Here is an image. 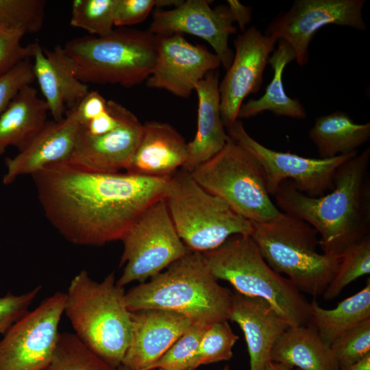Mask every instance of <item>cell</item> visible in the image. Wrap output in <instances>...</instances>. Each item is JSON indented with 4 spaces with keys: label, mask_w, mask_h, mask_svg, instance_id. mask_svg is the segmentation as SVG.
I'll use <instances>...</instances> for the list:
<instances>
[{
    "label": "cell",
    "mask_w": 370,
    "mask_h": 370,
    "mask_svg": "<svg viewBox=\"0 0 370 370\" xmlns=\"http://www.w3.org/2000/svg\"><path fill=\"white\" fill-rule=\"evenodd\" d=\"M320 158L358 151L370 138V123H356L345 112L336 111L316 119L308 132Z\"/></svg>",
    "instance_id": "4316f807"
},
{
    "label": "cell",
    "mask_w": 370,
    "mask_h": 370,
    "mask_svg": "<svg viewBox=\"0 0 370 370\" xmlns=\"http://www.w3.org/2000/svg\"><path fill=\"white\" fill-rule=\"evenodd\" d=\"M24 35L22 31L0 25V76L18 63L33 58L34 43L23 45Z\"/></svg>",
    "instance_id": "d590c367"
},
{
    "label": "cell",
    "mask_w": 370,
    "mask_h": 370,
    "mask_svg": "<svg viewBox=\"0 0 370 370\" xmlns=\"http://www.w3.org/2000/svg\"><path fill=\"white\" fill-rule=\"evenodd\" d=\"M32 175L47 220L66 241L84 246L121 241L150 206L164 199L171 177L92 172L68 161Z\"/></svg>",
    "instance_id": "6da1fadb"
},
{
    "label": "cell",
    "mask_w": 370,
    "mask_h": 370,
    "mask_svg": "<svg viewBox=\"0 0 370 370\" xmlns=\"http://www.w3.org/2000/svg\"><path fill=\"white\" fill-rule=\"evenodd\" d=\"M65 293L56 292L28 311L0 341V370H46L64 314Z\"/></svg>",
    "instance_id": "7c38bea8"
},
{
    "label": "cell",
    "mask_w": 370,
    "mask_h": 370,
    "mask_svg": "<svg viewBox=\"0 0 370 370\" xmlns=\"http://www.w3.org/2000/svg\"><path fill=\"white\" fill-rule=\"evenodd\" d=\"M132 312V336L122 364L151 370L154 363L194 322L170 311L147 309Z\"/></svg>",
    "instance_id": "d6986e66"
},
{
    "label": "cell",
    "mask_w": 370,
    "mask_h": 370,
    "mask_svg": "<svg viewBox=\"0 0 370 370\" xmlns=\"http://www.w3.org/2000/svg\"><path fill=\"white\" fill-rule=\"evenodd\" d=\"M227 3L234 21L238 23L239 28L243 32L246 29V25L251 20L252 8L245 6L237 0H227Z\"/></svg>",
    "instance_id": "b9f144b4"
},
{
    "label": "cell",
    "mask_w": 370,
    "mask_h": 370,
    "mask_svg": "<svg viewBox=\"0 0 370 370\" xmlns=\"http://www.w3.org/2000/svg\"><path fill=\"white\" fill-rule=\"evenodd\" d=\"M46 5L44 0H0V25L36 33L43 26Z\"/></svg>",
    "instance_id": "d6a6232c"
},
{
    "label": "cell",
    "mask_w": 370,
    "mask_h": 370,
    "mask_svg": "<svg viewBox=\"0 0 370 370\" xmlns=\"http://www.w3.org/2000/svg\"><path fill=\"white\" fill-rule=\"evenodd\" d=\"M35 80L32 63L25 60L0 76V116L25 86L31 85Z\"/></svg>",
    "instance_id": "74e56055"
},
{
    "label": "cell",
    "mask_w": 370,
    "mask_h": 370,
    "mask_svg": "<svg viewBox=\"0 0 370 370\" xmlns=\"http://www.w3.org/2000/svg\"><path fill=\"white\" fill-rule=\"evenodd\" d=\"M234 19L227 5L212 9L206 0L182 1L173 9L158 10L148 30L156 36L186 33L208 42L225 69L234 52L228 45L230 35L236 33Z\"/></svg>",
    "instance_id": "9a60e30c"
},
{
    "label": "cell",
    "mask_w": 370,
    "mask_h": 370,
    "mask_svg": "<svg viewBox=\"0 0 370 370\" xmlns=\"http://www.w3.org/2000/svg\"><path fill=\"white\" fill-rule=\"evenodd\" d=\"M229 320L242 330L249 355V370H264L272 349L290 325L265 300L233 293Z\"/></svg>",
    "instance_id": "44dd1931"
},
{
    "label": "cell",
    "mask_w": 370,
    "mask_h": 370,
    "mask_svg": "<svg viewBox=\"0 0 370 370\" xmlns=\"http://www.w3.org/2000/svg\"><path fill=\"white\" fill-rule=\"evenodd\" d=\"M232 297L233 293L210 273L202 254L194 251L125 295L130 312L166 310L205 325L229 320Z\"/></svg>",
    "instance_id": "3957f363"
},
{
    "label": "cell",
    "mask_w": 370,
    "mask_h": 370,
    "mask_svg": "<svg viewBox=\"0 0 370 370\" xmlns=\"http://www.w3.org/2000/svg\"><path fill=\"white\" fill-rule=\"evenodd\" d=\"M48 106L31 85L23 87L0 116V156L23 149L47 122Z\"/></svg>",
    "instance_id": "d4e9b609"
},
{
    "label": "cell",
    "mask_w": 370,
    "mask_h": 370,
    "mask_svg": "<svg viewBox=\"0 0 370 370\" xmlns=\"http://www.w3.org/2000/svg\"><path fill=\"white\" fill-rule=\"evenodd\" d=\"M42 291L39 285L20 294L11 293L0 297V334H4L17 321L23 317Z\"/></svg>",
    "instance_id": "8d00e7d4"
},
{
    "label": "cell",
    "mask_w": 370,
    "mask_h": 370,
    "mask_svg": "<svg viewBox=\"0 0 370 370\" xmlns=\"http://www.w3.org/2000/svg\"><path fill=\"white\" fill-rule=\"evenodd\" d=\"M365 0H295L268 25L265 34L283 40L293 48L297 63L309 59L308 47L315 33L328 25L367 29L362 17Z\"/></svg>",
    "instance_id": "4fadbf2b"
},
{
    "label": "cell",
    "mask_w": 370,
    "mask_h": 370,
    "mask_svg": "<svg viewBox=\"0 0 370 370\" xmlns=\"http://www.w3.org/2000/svg\"><path fill=\"white\" fill-rule=\"evenodd\" d=\"M207 325L193 323L154 363L151 370H186Z\"/></svg>",
    "instance_id": "e575fe53"
},
{
    "label": "cell",
    "mask_w": 370,
    "mask_h": 370,
    "mask_svg": "<svg viewBox=\"0 0 370 370\" xmlns=\"http://www.w3.org/2000/svg\"><path fill=\"white\" fill-rule=\"evenodd\" d=\"M295 370H301V369H297V368H296V369H295Z\"/></svg>",
    "instance_id": "7dc6e473"
},
{
    "label": "cell",
    "mask_w": 370,
    "mask_h": 370,
    "mask_svg": "<svg viewBox=\"0 0 370 370\" xmlns=\"http://www.w3.org/2000/svg\"><path fill=\"white\" fill-rule=\"evenodd\" d=\"M370 147L337 169L334 188L321 197L299 191L283 181L273 195L278 208L316 230L323 253L341 258L349 246L370 234Z\"/></svg>",
    "instance_id": "7a4b0ae2"
},
{
    "label": "cell",
    "mask_w": 370,
    "mask_h": 370,
    "mask_svg": "<svg viewBox=\"0 0 370 370\" xmlns=\"http://www.w3.org/2000/svg\"><path fill=\"white\" fill-rule=\"evenodd\" d=\"M78 119L84 125L107 110V101L97 91H89L75 107Z\"/></svg>",
    "instance_id": "ab89813d"
},
{
    "label": "cell",
    "mask_w": 370,
    "mask_h": 370,
    "mask_svg": "<svg viewBox=\"0 0 370 370\" xmlns=\"http://www.w3.org/2000/svg\"><path fill=\"white\" fill-rule=\"evenodd\" d=\"M116 0H74L72 2L71 26L101 37L113 30Z\"/></svg>",
    "instance_id": "1f68e13d"
},
{
    "label": "cell",
    "mask_w": 370,
    "mask_h": 370,
    "mask_svg": "<svg viewBox=\"0 0 370 370\" xmlns=\"http://www.w3.org/2000/svg\"><path fill=\"white\" fill-rule=\"evenodd\" d=\"M271 360L292 369L339 370L330 346L310 323L286 329L275 343Z\"/></svg>",
    "instance_id": "cb8c5ba5"
},
{
    "label": "cell",
    "mask_w": 370,
    "mask_h": 370,
    "mask_svg": "<svg viewBox=\"0 0 370 370\" xmlns=\"http://www.w3.org/2000/svg\"><path fill=\"white\" fill-rule=\"evenodd\" d=\"M369 273L370 234H368L343 252L337 271L323 297L328 301L336 298L350 283Z\"/></svg>",
    "instance_id": "4dcf8cb0"
},
{
    "label": "cell",
    "mask_w": 370,
    "mask_h": 370,
    "mask_svg": "<svg viewBox=\"0 0 370 370\" xmlns=\"http://www.w3.org/2000/svg\"><path fill=\"white\" fill-rule=\"evenodd\" d=\"M32 58L35 80L49 112L53 121H61L86 97L88 86L78 79L74 62L64 47L57 45L49 50L35 42Z\"/></svg>",
    "instance_id": "ffe728a7"
},
{
    "label": "cell",
    "mask_w": 370,
    "mask_h": 370,
    "mask_svg": "<svg viewBox=\"0 0 370 370\" xmlns=\"http://www.w3.org/2000/svg\"><path fill=\"white\" fill-rule=\"evenodd\" d=\"M120 265H125L116 284L144 283L190 251L180 239L162 199L150 206L121 239Z\"/></svg>",
    "instance_id": "30bf717a"
},
{
    "label": "cell",
    "mask_w": 370,
    "mask_h": 370,
    "mask_svg": "<svg viewBox=\"0 0 370 370\" xmlns=\"http://www.w3.org/2000/svg\"><path fill=\"white\" fill-rule=\"evenodd\" d=\"M278 47L268 60L273 69V78L267 86L264 95L257 99L243 103L238 112V119H249L264 112L270 111L276 116L304 119L306 112L297 99L289 97L284 88L282 74L286 66L295 60V54L291 45L279 40Z\"/></svg>",
    "instance_id": "484cf974"
},
{
    "label": "cell",
    "mask_w": 370,
    "mask_h": 370,
    "mask_svg": "<svg viewBox=\"0 0 370 370\" xmlns=\"http://www.w3.org/2000/svg\"><path fill=\"white\" fill-rule=\"evenodd\" d=\"M339 370H370V354L356 363L339 368Z\"/></svg>",
    "instance_id": "7bdbcfd3"
},
{
    "label": "cell",
    "mask_w": 370,
    "mask_h": 370,
    "mask_svg": "<svg viewBox=\"0 0 370 370\" xmlns=\"http://www.w3.org/2000/svg\"><path fill=\"white\" fill-rule=\"evenodd\" d=\"M190 174L204 188L251 222L271 221L281 212L268 192L259 162L230 137L219 153Z\"/></svg>",
    "instance_id": "9c48e42d"
},
{
    "label": "cell",
    "mask_w": 370,
    "mask_h": 370,
    "mask_svg": "<svg viewBox=\"0 0 370 370\" xmlns=\"http://www.w3.org/2000/svg\"><path fill=\"white\" fill-rule=\"evenodd\" d=\"M164 199L180 239L190 251L204 253L232 236L252 232L251 221L204 188L183 169L170 177Z\"/></svg>",
    "instance_id": "ba28073f"
},
{
    "label": "cell",
    "mask_w": 370,
    "mask_h": 370,
    "mask_svg": "<svg viewBox=\"0 0 370 370\" xmlns=\"http://www.w3.org/2000/svg\"><path fill=\"white\" fill-rule=\"evenodd\" d=\"M125 295L114 272L96 282L85 269L72 278L65 293L64 314L74 334L114 369L122 364L132 336Z\"/></svg>",
    "instance_id": "277c9868"
},
{
    "label": "cell",
    "mask_w": 370,
    "mask_h": 370,
    "mask_svg": "<svg viewBox=\"0 0 370 370\" xmlns=\"http://www.w3.org/2000/svg\"><path fill=\"white\" fill-rule=\"evenodd\" d=\"M119 122L106 134L92 136L82 130L68 161L86 171L116 173L126 169L141 138L143 123L127 108L110 100Z\"/></svg>",
    "instance_id": "e0dca14e"
},
{
    "label": "cell",
    "mask_w": 370,
    "mask_h": 370,
    "mask_svg": "<svg viewBox=\"0 0 370 370\" xmlns=\"http://www.w3.org/2000/svg\"><path fill=\"white\" fill-rule=\"evenodd\" d=\"M159 3L160 0H116L114 26H129L143 22Z\"/></svg>",
    "instance_id": "f35d334b"
},
{
    "label": "cell",
    "mask_w": 370,
    "mask_h": 370,
    "mask_svg": "<svg viewBox=\"0 0 370 370\" xmlns=\"http://www.w3.org/2000/svg\"><path fill=\"white\" fill-rule=\"evenodd\" d=\"M278 40L251 27L234 41L235 53L230 66L219 83L221 112L223 125L230 127L238 119L244 99L259 91L270 54Z\"/></svg>",
    "instance_id": "5bb4252c"
},
{
    "label": "cell",
    "mask_w": 370,
    "mask_h": 370,
    "mask_svg": "<svg viewBox=\"0 0 370 370\" xmlns=\"http://www.w3.org/2000/svg\"><path fill=\"white\" fill-rule=\"evenodd\" d=\"M219 86L217 71L208 73L195 86L197 130L193 140L188 143V159L182 168L190 173L219 153L230 138L222 120Z\"/></svg>",
    "instance_id": "603a6c76"
},
{
    "label": "cell",
    "mask_w": 370,
    "mask_h": 370,
    "mask_svg": "<svg viewBox=\"0 0 370 370\" xmlns=\"http://www.w3.org/2000/svg\"><path fill=\"white\" fill-rule=\"evenodd\" d=\"M330 347L339 368L356 363L370 354V318L340 336Z\"/></svg>",
    "instance_id": "836d02e7"
},
{
    "label": "cell",
    "mask_w": 370,
    "mask_h": 370,
    "mask_svg": "<svg viewBox=\"0 0 370 370\" xmlns=\"http://www.w3.org/2000/svg\"><path fill=\"white\" fill-rule=\"evenodd\" d=\"M201 254L217 280L227 281L241 295L267 301L291 327L309 323L310 303L289 279L269 266L250 235L232 236Z\"/></svg>",
    "instance_id": "5b68a950"
},
{
    "label": "cell",
    "mask_w": 370,
    "mask_h": 370,
    "mask_svg": "<svg viewBox=\"0 0 370 370\" xmlns=\"http://www.w3.org/2000/svg\"><path fill=\"white\" fill-rule=\"evenodd\" d=\"M81 129L75 107L61 121H47L16 156L5 159L3 184H10L21 175H33L48 165L69 161Z\"/></svg>",
    "instance_id": "ac0fdd59"
},
{
    "label": "cell",
    "mask_w": 370,
    "mask_h": 370,
    "mask_svg": "<svg viewBox=\"0 0 370 370\" xmlns=\"http://www.w3.org/2000/svg\"><path fill=\"white\" fill-rule=\"evenodd\" d=\"M158 36L149 30L114 29L110 34L69 40L64 48L84 84H119L130 88L151 74Z\"/></svg>",
    "instance_id": "52a82bcc"
},
{
    "label": "cell",
    "mask_w": 370,
    "mask_h": 370,
    "mask_svg": "<svg viewBox=\"0 0 370 370\" xmlns=\"http://www.w3.org/2000/svg\"><path fill=\"white\" fill-rule=\"evenodd\" d=\"M238 339L227 320L208 325L186 370H195L202 365L230 360L233 356L232 348Z\"/></svg>",
    "instance_id": "f546056e"
},
{
    "label": "cell",
    "mask_w": 370,
    "mask_h": 370,
    "mask_svg": "<svg viewBox=\"0 0 370 370\" xmlns=\"http://www.w3.org/2000/svg\"><path fill=\"white\" fill-rule=\"evenodd\" d=\"M188 143L170 124L160 121L143 123L139 144L126 172L149 177H169L188 159Z\"/></svg>",
    "instance_id": "7402d4cb"
},
{
    "label": "cell",
    "mask_w": 370,
    "mask_h": 370,
    "mask_svg": "<svg viewBox=\"0 0 370 370\" xmlns=\"http://www.w3.org/2000/svg\"><path fill=\"white\" fill-rule=\"evenodd\" d=\"M370 318V278L357 293L343 299L333 309H325L314 300L310 303L309 323L321 339L330 346L336 339Z\"/></svg>",
    "instance_id": "83f0119b"
},
{
    "label": "cell",
    "mask_w": 370,
    "mask_h": 370,
    "mask_svg": "<svg viewBox=\"0 0 370 370\" xmlns=\"http://www.w3.org/2000/svg\"><path fill=\"white\" fill-rule=\"evenodd\" d=\"M157 36L156 62L147 81L149 88L188 98L199 81L221 65L214 53L190 43L182 34Z\"/></svg>",
    "instance_id": "2e32d148"
},
{
    "label": "cell",
    "mask_w": 370,
    "mask_h": 370,
    "mask_svg": "<svg viewBox=\"0 0 370 370\" xmlns=\"http://www.w3.org/2000/svg\"><path fill=\"white\" fill-rule=\"evenodd\" d=\"M119 120L110 100L107 101V110L99 116L90 120L82 130L92 136L106 134L114 130L119 124Z\"/></svg>",
    "instance_id": "60d3db41"
},
{
    "label": "cell",
    "mask_w": 370,
    "mask_h": 370,
    "mask_svg": "<svg viewBox=\"0 0 370 370\" xmlns=\"http://www.w3.org/2000/svg\"><path fill=\"white\" fill-rule=\"evenodd\" d=\"M227 130L232 140L259 162L271 196H273L283 181L291 180L296 188L305 195L321 197L334 188V178L338 167L358 153L355 151L330 158H306L266 147L249 134L239 119Z\"/></svg>",
    "instance_id": "8fae6325"
},
{
    "label": "cell",
    "mask_w": 370,
    "mask_h": 370,
    "mask_svg": "<svg viewBox=\"0 0 370 370\" xmlns=\"http://www.w3.org/2000/svg\"><path fill=\"white\" fill-rule=\"evenodd\" d=\"M74 333L60 332L46 370H114Z\"/></svg>",
    "instance_id": "f1b7e54d"
},
{
    "label": "cell",
    "mask_w": 370,
    "mask_h": 370,
    "mask_svg": "<svg viewBox=\"0 0 370 370\" xmlns=\"http://www.w3.org/2000/svg\"><path fill=\"white\" fill-rule=\"evenodd\" d=\"M251 238L275 272L287 275L301 293L322 295L333 279L340 258L317 251V232L306 221L280 212L274 219L251 222Z\"/></svg>",
    "instance_id": "8992f818"
},
{
    "label": "cell",
    "mask_w": 370,
    "mask_h": 370,
    "mask_svg": "<svg viewBox=\"0 0 370 370\" xmlns=\"http://www.w3.org/2000/svg\"><path fill=\"white\" fill-rule=\"evenodd\" d=\"M264 370H292L286 365L271 360L267 363Z\"/></svg>",
    "instance_id": "ee69618b"
},
{
    "label": "cell",
    "mask_w": 370,
    "mask_h": 370,
    "mask_svg": "<svg viewBox=\"0 0 370 370\" xmlns=\"http://www.w3.org/2000/svg\"><path fill=\"white\" fill-rule=\"evenodd\" d=\"M114 370H134V369H132L127 367H125L123 365H121L120 366H119L118 367H116ZM153 370H160V369H153Z\"/></svg>",
    "instance_id": "f6af8a7d"
},
{
    "label": "cell",
    "mask_w": 370,
    "mask_h": 370,
    "mask_svg": "<svg viewBox=\"0 0 370 370\" xmlns=\"http://www.w3.org/2000/svg\"><path fill=\"white\" fill-rule=\"evenodd\" d=\"M222 370H230V368L229 365H225V367Z\"/></svg>",
    "instance_id": "bcb514c9"
}]
</instances>
